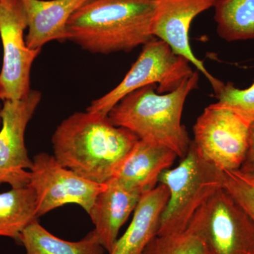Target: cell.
<instances>
[{"instance_id":"cell-1","label":"cell","mask_w":254,"mask_h":254,"mask_svg":"<svg viewBox=\"0 0 254 254\" xmlns=\"http://www.w3.org/2000/svg\"><path fill=\"white\" fill-rule=\"evenodd\" d=\"M138 137L115 126L108 116L90 112L65 119L53 134L54 157L83 178L105 184L113 178Z\"/></svg>"},{"instance_id":"cell-2","label":"cell","mask_w":254,"mask_h":254,"mask_svg":"<svg viewBox=\"0 0 254 254\" xmlns=\"http://www.w3.org/2000/svg\"><path fill=\"white\" fill-rule=\"evenodd\" d=\"M155 0H91L67 23L68 40L93 53L128 52L154 38Z\"/></svg>"},{"instance_id":"cell-3","label":"cell","mask_w":254,"mask_h":254,"mask_svg":"<svg viewBox=\"0 0 254 254\" xmlns=\"http://www.w3.org/2000/svg\"><path fill=\"white\" fill-rule=\"evenodd\" d=\"M199 71H193L178 88L169 93H157L149 85L124 97L108 115L115 126L129 130L139 139L163 145L185 158L191 140L182 123L185 101L198 86Z\"/></svg>"},{"instance_id":"cell-4","label":"cell","mask_w":254,"mask_h":254,"mask_svg":"<svg viewBox=\"0 0 254 254\" xmlns=\"http://www.w3.org/2000/svg\"><path fill=\"white\" fill-rule=\"evenodd\" d=\"M224 172L206 160L191 141L185 158L160 175L159 184L170 196L160 218L158 235L186 230L198 209L223 187Z\"/></svg>"},{"instance_id":"cell-5","label":"cell","mask_w":254,"mask_h":254,"mask_svg":"<svg viewBox=\"0 0 254 254\" xmlns=\"http://www.w3.org/2000/svg\"><path fill=\"white\" fill-rule=\"evenodd\" d=\"M193 73L185 58L174 53L165 42L153 38L143 46L141 54L123 81L103 96L93 100L86 111L108 116L110 110L132 92L158 84V93H169L178 88Z\"/></svg>"},{"instance_id":"cell-6","label":"cell","mask_w":254,"mask_h":254,"mask_svg":"<svg viewBox=\"0 0 254 254\" xmlns=\"http://www.w3.org/2000/svg\"><path fill=\"white\" fill-rule=\"evenodd\" d=\"M250 125L217 102L197 118L192 141L200 154L222 171L240 170L248 148Z\"/></svg>"},{"instance_id":"cell-7","label":"cell","mask_w":254,"mask_h":254,"mask_svg":"<svg viewBox=\"0 0 254 254\" xmlns=\"http://www.w3.org/2000/svg\"><path fill=\"white\" fill-rule=\"evenodd\" d=\"M192 219L208 254H254L253 220L223 187Z\"/></svg>"},{"instance_id":"cell-8","label":"cell","mask_w":254,"mask_h":254,"mask_svg":"<svg viewBox=\"0 0 254 254\" xmlns=\"http://www.w3.org/2000/svg\"><path fill=\"white\" fill-rule=\"evenodd\" d=\"M32 161L29 185L36 193L38 218L67 204L80 205L90 213L105 184L79 176L62 165L54 155L39 153Z\"/></svg>"},{"instance_id":"cell-9","label":"cell","mask_w":254,"mask_h":254,"mask_svg":"<svg viewBox=\"0 0 254 254\" xmlns=\"http://www.w3.org/2000/svg\"><path fill=\"white\" fill-rule=\"evenodd\" d=\"M27 17L21 0L0 1V37L3 63L0 86L4 100H16L29 93L30 73L41 50H31L24 39Z\"/></svg>"},{"instance_id":"cell-10","label":"cell","mask_w":254,"mask_h":254,"mask_svg":"<svg viewBox=\"0 0 254 254\" xmlns=\"http://www.w3.org/2000/svg\"><path fill=\"white\" fill-rule=\"evenodd\" d=\"M41 93L31 90L20 100H5L0 110V185H29L33 161L25 145V131L41 103Z\"/></svg>"},{"instance_id":"cell-11","label":"cell","mask_w":254,"mask_h":254,"mask_svg":"<svg viewBox=\"0 0 254 254\" xmlns=\"http://www.w3.org/2000/svg\"><path fill=\"white\" fill-rule=\"evenodd\" d=\"M216 0H155L151 31L154 38L161 40L183 57L210 82L215 94L225 83L210 74L202 60L193 54L190 43V29L198 15L213 7Z\"/></svg>"},{"instance_id":"cell-12","label":"cell","mask_w":254,"mask_h":254,"mask_svg":"<svg viewBox=\"0 0 254 254\" xmlns=\"http://www.w3.org/2000/svg\"><path fill=\"white\" fill-rule=\"evenodd\" d=\"M177 158L167 147L139 139L112 179L125 190L141 195L158 186L160 175Z\"/></svg>"},{"instance_id":"cell-13","label":"cell","mask_w":254,"mask_h":254,"mask_svg":"<svg viewBox=\"0 0 254 254\" xmlns=\"http://www.w3.org/2000/svg\"><path fill=\"white\" fill-rule=\"evenodd\" d=\"M91 0H21L28 23L26 44L41 50L49 42L68 40L67 23L73 14Z\"/></svg>"},{"instance_id":"cell-14","label":"cell","mask_w":254,"mask_h":254,"mask_svg":"<svg viewBox=\"0 0 254 254\" xmlns=\"http://www.w3.org/2000/svg\"><path fill=\"white\" fill-rule=\"evenodd\" d=\"M141 195L125 190L109 180L97 195L88 214L94 225L93 232L108 254L115 247L124 224L136 208Z\"/></svg>"},{"instance_id":"cell-15","label":"cell","mask_w":254,"mask_h":254,"mask_svg":"<svg viewBox=\"0 0 254 254\" xmlns=\"http://www.w3.org/2000/svg\"><path fill=\"white\" fill-rule=\"evenodd\" d=\"M170 193L163 184L141 195L129 226L119 237L108 254H141L150 241L158 235L160 218Z\"/></svg>"},{"instance_id":"cell-16","label":"cell","mask_w":254,"mask_h":254,"mask_svg":"<svg viewBox=\"0 0 254 254\" xmlns=\"http://www.w3.org/2000/svg\"><path fill=\"white\" fill-rule=\"evenodd\" d=\"M18 242L26 254H105L106 252L93 230L78 242H68L50 233L38 220L23 230Z\"/></svg>"},{"instance_id":"cell-17","label":"cell","mask_w":254,"mask_h":254,"mask_svg":"<svg viewBox=\"0 0 254 254\" xmlns=\"http://www.w3.org/2000/svg\"><path fill=\"white\" fill-rule=\"evenodd\" d=\"M38 218L36 193L29 185L0 193V237L18 242L23 230Z\"/></svg>"},{"instance_id":"cell-18","label":"cell","mask_w":254,"mask_h":254,"mask_svg":"<svg viewBox=\"0 0 254 254\" xmlns=\"http://www.w3.org/2000/svg\"><path fill=\"white\" fill-rule=\"evenodd\" d=\"M218 33L228 42L254 39V0H216Z\"/></svg>"},{"instance_id":"cell-19","label":"cell","mask_w":254,"mask_h":254,"mask_svg":"<svg viewBox=\"0 0 254 254\" xmlns=\"http://www.w3.org/2000/svg\"><path fill=\"white\" fill-rule=\"evenodd\" d=\"M141 254H208V251L192 219L184 231L155 236Z\"/></svg>"},{"instance_id":"cell-20","label":"cell","mask_w":254,"mask_h":254,"mask_svg":"<svg viewBox=\"0 0 254 254\" xmlns=\"http://www.w3.org/2000/svg\"><path fill=\"white\" fill-rule=\"evenodd\" d=\"M223 188L254 223V175L242 173L240 170L224 171Z\"/></svg>"},{"instance_id":"cell-21","label":"cell","mask_w":254,"mask_h":254,"mask_svg":"<svg viewBox=\"0 0 254 254\" xmlns=\"http://www.w3.org/2000/svg\"><path fill=\"white\" fill-rule=\"evenodd\" d=\"M215 95L218 103L231 108L250 124L254 121V83L245 89L225 83Z\"/></svg>"},{"instance_id":"cell-22","label":"cell","mask_w":254,"mask_h":254,"mask_svg":"<svg viewBox=\"0 0 254 254\" xmlns=\"http://www.w3.org/2000/svg\"><path fill=\"white\" fill-rule=\"evenodd\" d=\"M240 170L242 173L254 175V121L250 125L248 148Z\"/></svg>"},{"instance_id":"cell-23","label":"cell","mask_w":254,"mask_h":254,"mask_svg":"<svg viewBox=\"0 0 254 254\" xmlns=\"http://www.w3.org/2000/svg\"><path fill=\"white\" fill-rule=\"evenodd\" d=\"M0 100H4V93H3V90L1 86H0Z\"/></svg>"},{"instance_id":"cell-24","label":"cell","mask_w":254,"mask_h":254,"mask_svg":"<svg viewBox=\"0 0 254 254\" xmlns=\"http://www.w3.org/2000/svg\"><path fill=\"white\" fill-rule=\"evenodd\" d=\"M0 110H1V108H0ZM0 123H1V118H0Z\"/></svg>"},{"instance_id":"cell-25","label":"cell","mask_w":254,"mask_h":254,"mask_svg":"<svg viewBox=\"0 0 254 254\" xmlns=\"http://www.w3.org/2000/svg\"><path fill=\"white\" fill-rule=\"evenodd\" d=\"M0 1H1V0H0Z\"/></svg>"}]
</instances>
